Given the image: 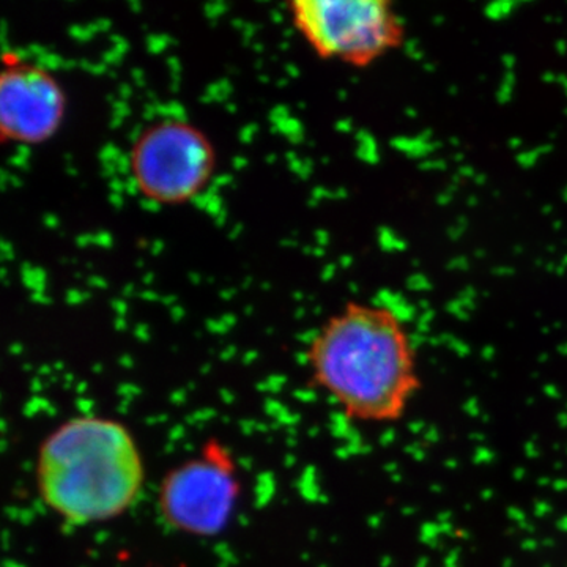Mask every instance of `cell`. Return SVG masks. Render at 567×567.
Wrapping results in <instances>:
<instances>
[{"mask_svg": "<svg viewBox=\"0 0 567 567\" xmlns=\"http://www.w3.org/2000/svg\"><path fill=\"white\" fill-rule=\"evenodd\" d=\"M306 363L315 385L354 423H401L423 390L415 339L383 305L342 306L309 342Z\"/></svg>", "mask_w": 567, "mask_h": 567, "instance_id": "obj_1", "label": "cell"}, {"mask_svg": "<svg viewBox=\"0 0 567 567\" xmlns=\"http://www.w3.org/2000/svg\"><path fill=\"white\" fill-rule=\"evenodd\" d=\"M44 505L73 525L125 514L144 487V462L132 432L103 416H76L55 427L37 454Z\"/></svg>", "mask_w": 567, "mask_h": 567, "instance_id": "obj_2", "label": "cell"}, {"mask_svg": "<svg viewBox=\"0 0 567 567\" xmlns=\"http://www.w3.org/2000/svg\"><path fill=\"white\" fill-rule=\"evenodd\" d=\"M295 31L322 61L369 69L399 50L405 22L388 0H292Z\"/></svg>", "mask_w": 567, "mask_h": 567, "instance_id": "obj_3", "label": "cell"}, {"mask_svg": "<svg viewBox=\"0 0 567 567\" xmlns=\"http://www.w3.org/2000/svg\"><path fill=\"white\" fill-rule=\"evenodd\" d=\"M216 166V148L208 134L181 117L145 125L128 153L136 192L163 207H178L199 197L210 185Z\"/></svg>", "mask_w": 567, "mask_h": 567, "instance_id": "obj_4", "label": "cell"}, {"mask_svg": "<svg viewBox=\"0 0 567 567\" xmlns=\"http://www.w3.org/2000/svg\"><path fill=\"white\" fill-rule=\"evenodd\" d=\"M69 111L65 89L51 70L18 52H3L0 71V140L35 147L61 132Z\"/></svg>", "mask_w": 567, "mask_h": 567, "instance_id": "obj_5", "label": "cell"}, {"mask_svg": "<svg viewBox=\"0 0 567 567\" xmlns=\"http://www.w3.org/2000/svg\"><path fill=\"white\" fill-rule=\"evenodd\" d=\"M238 498L233 465L221 454H204L174 468L159 488L163 520L175 532L215 536L227 527Z\"/></svg>", "mask_w": 567, "mask_h": 567, "instance_id": "obj_6", "label": "cell"}]
</instances>
